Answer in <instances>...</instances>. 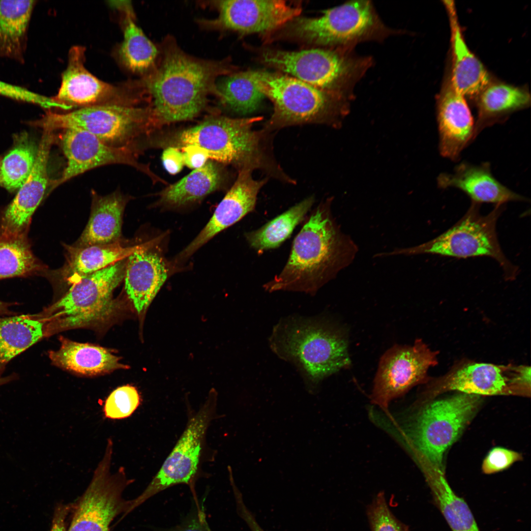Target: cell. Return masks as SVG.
Segmentation results:
<instances>
[{"label": "cell", "instance_id": "cell-1", "mask_svg": "<svg viewBox=\"0 0 531 531\" xmlns=\"http://www.w3.org/2000/svg\"><path fill=\"white\" fill-rule=\"evenodd\" d=\"M160 55L158 63L139 81L145 95L151 100L154 120L172 122L193 118L204 108L208 94L215 93L217 79L230 71L225 60L189 55L171 37L162 43Z\"/></svg>", "mask_w": 531, "mask_h": 531}, {"label": "cell", "instance_id": "cell-2", "mask_svg": "<svg viewBox=\"0 0 531 531\" xmlns=\"http://www.w3.org/2000/svg\"><path fill=\"white\" fill-rule=\"evenodd\" d=\"M331 202L314 210L295 238L283 270L264 285L266 291L314 295L354 259L357 247L334 220Z\"/></svg>", "mask_w": 531, "mask_h": 531}, {"label": "cell", "instance_id": "cell-3", "mask_svg": "<svg viewBox=\"0 0 531 531\" xmlns=\"http://www.w3.org/2000/svg\"><path fill=\"white\" fill-rule=\"evenodd\" d=\"M262 119L260 116L209 118L181 131L177 140L183 147L199 146L207 152L209 158L232 164L238 171L260 170L267 177L289 183L291 178L273 155L271 133L264 129H253L254 124Z\"/></svg>", "mask_w": 531, "mask_h": 531}, {"label": "cell", "instance_id": "cell-4", "mask_svg": "<svg viewBox=\"0 0 531 531\" xmlns=\"http://www.w3.org/2000/svg\"><path fill=\"white\" fill-rule=\"evenodd\" d=\"M270 346L280 357L298 367L310 391L324 378L351 363L346 334L319 318L284 319L275 327Z\"/></svg>", "mask_w": 531, "mask_h": 531}, {"label": "cell", "instance_id": "cell-5", "mask_svg": "<svg viewBox=\"0 0 531 531\" xmlns=\"http://www.w3.org/2000/svg\"><path fill=\"white\" fill-rule=\"evenodd\" d=\"M252 73L260 90L274 105V112L263 128L269 132L304 124L339 128L349 111L346 97H333L296 78L265 72Z\"/></svg>", "mask_w": 531, "mask_h": 531}, {"label": "cell", "instance_id": "cell-6", "mask_svg": "<svg viewBox=\"0 0 531 531\" xmlns=\"http://www.w3.org/2000/svg\"><path fill=\"white\" fill-rule=\"evenodd\" d=\"M480 205L472 202L456 223L434 239L413 247L395 250L388 255L431 254L458 258L489 257L502 268L505 279H515L518 267L505 256L496 232L497 220L504 205H495L486 215L480 213Z\"/></svg>", "mask_w": 531, "mask_h": 531}, {"label": "cell", "instance_id": "cell-7", "mask_svg": "<svg viewBox=\"0 0 531 531\" xmlns=\"http://www.w3.org/2000/svg\"><path fill=\"white\" fill-rule=\"evenodd\" d=\"M53 131L78 129L105 144L137 153L138 139L153 123L149 107L108 105L76 109L66 113L48 112L38 122Z\"/></svg>", "mask_w": 531, "mask_h": 531}, {"label": "cell", "instance_id": "cell-8", "mask_svg": "<svg viewBox=\"0 0 531 531\" xmlns=\"http://www.w3.org/2000/svg\"><path fill=\"white\" fill-rule=\"evenodd\" d=\"M351 50L267 51L264 55V59L317 88L337 89L351 98L354 87L372 63L371 59L354 55Z\"/></svg>", "mask_w": 531, "mask_h": 531}, {"label": "cell", "instance_id": "cell-9", "mask_svg": "<svg viewBox=\"0 0 531 531\" xmlns=\"http://www.w3.org/2000/svg\"><path fill=\"white\" fill-rule=\"evenodd\" d=\"M126 259L87 275L72 284L45 315L59 329L83 326L102 321L114 312V289L124 279Z\"/></svg>", "mask_w": 531, "mask_h": 531}, {"label": "cell", "instance_id": "cell-10", "mask_svg": "<svg viewBox=\"0 0 531 531\" xmlns=\"http://www.w3.org/2000/svg\"><path fill=\"white\" fill-rule=\"evenodd\" d=\"M295 28L298 36L310 41L351 49L360 42L382 40L398 33L385 26L369 0L349 1L319 17L300 19Z\"/></svg>", "mask_w": 531, "mask_h": 531}, {"label": "cell", "instance_id": "cell-11", "mask_svg": "<svg viewBox=\"0 0 531 531\" xmlns=\"http://www.w3.org/2000/svg\"><path fill=\"white\" fill-rule=\"evenodd\" d=\"M479 402V395L463 393L434 401L420 413L414 429V440L435 471L443 472L446 451L460 436Z\"/></svg>", "mask_w": 531, "mask_h": 531}, {"label": "cell", "instance_id": "cell-12", "mask_svg": "<svg viewBox=\"0 0 531 531\" xmlns=\"http://www.w3.org/2000/svg\"><path fill=\"white\" fill-rule=\"evenodd\" d=\"M113 452V443L108 441L89 484L75 504L68 531H109L114 518L125 513L128 501L122 494L131 480L122 467L111 473Z\"/></svg>", "mask_w": 531, "mask_h": 531}, {"label": "cell", "instance_id": "cell-13", "mask_svg": "<svg viewBox=\"0 0 531 531\" xmlns=\"http://www.w3.org/2000/svg\"><path fill=\"white\" fill-rule=\"evenodd\" d=\"M216 406V394L212 392L198 412L190 418L172 451L146 489L136 498L128 501L127 514L168 488L179 484H193L205 435Z\"/></svg>", "mask_w": 531, "mask_h": 531}, {"label": "cell", "instance_id": "cell-14", "mask_svg": "<svg viewBox=\"0 0 531 531\" xmlns=\"http://www.w3.org/2000/svg\"><path fill=\"white\" fill-rule=\"evenodd\" d=\"M85 48H71L60 88L52 97L72 109L100 105L138 106L142 99L136 83L115 86L104 82L85 67Z\"/></svg>", "mask_w": 531, "mask_h": 531}, {"label": "cell", "instance_id": "cell-15", "mask_svg": "<svg viewBox=\"0 0 531 531\" xmlns=\"http://www.w3.org/2000/svg\"><path fill=\"white\" fill-rule=\"evenodd\" d=\"M437 354L421 340L412 346L396 345L382 356L374 379L372 398L385 407L426 379L428 369L437 363Z\"/></svg>", "mask_w": 531, "mask_h": 531}, {"label": "cell", "instance_id": "cell-16", "mask_svg": "<svg viewBox=\"0 0 531 531\" xmlns=\"http://www.w3.org/2000/svg\"><path fill=\"white\" fill-rule=\"evenodd\" d=\"M218 13L213 19H201L202 27L215 30H232L241 33L268 31L298 15L299 4L281 0H228L211 1Z\"/></svg>", "mask_w": 531, "mask_h": 531}, {"label": "cell", "instance_id": "cell-17", "mask_svg": "<svg viewBox=\"0 0 531 531\" xmlns=\"http://www.w3.org/2000/svg\"><path fill=\"white\" fill-rule=\"evenodd\" d=\"M58 142L67 163L61 177L53 181L52 189L86 172L109 164L131 166L152 175L148 168L137 160V153L110 146L87 131L78 129L61 130Z\"/></svg>", "mask_w": 531, "mask_h": 531}, {"label": "cell", "instance_id": "cell-18", "mask_svg": "<svg viewBox=\"0 0 531 531\" xmlns=\"http://www.w3.org/2000/svg\"><path fill=\"white\" fill-rule=\"evenodd\" d=\"M54 132L43 128L33 169L0 217V237L27 236L32 216L41 202L47 188L48 159L51 147L55 141Z\"/></svg>", "mask_w": 531, "mask_h": 531}, {"label": "cell", "instance_id": "cell-19", "mask_svg": "<svg viewBox=\"0 0 531 531\" xmlns=\"http://www.w3.org/2000/svg\"><path fill=\"white\" fill-rule=\"evenodd\" d=\"M531 368L520 365L474 363L448 375L442 390L476 395H504L530 390Z\"/></svg>", "mask_w": 531, "mask_h": 531}, {"label": "cell", "instance_id": "cell-20", "mask_svg": "<svg viewBox=\"0 0 531 531\" xmlns=\"http://www.w3.org/2000/svg\"><path fill=\"white\" fill-rule=\"evenodd\" d=\"M252 172L247 169L238 171L235 182L208 222L179 255L180 259L188 258L215 235L254 210L258 193L268 177L256 180L252 177Z\"/></svg>", "mask_w": 531, "mask_h": 531}, {"label": "cell", "instance_id": "cell-21", "mask_svg": "<svg viewBox=\"0 0 531 531\" xmlns=\"http://www.w3.org/2000/svg\"><path fill=\"white\" fill-rule=\"evenodd\" d=\"M464 97L449 81L437 100L440 152L454 161L473 141L474 122Z\"/></svg>", "mask_w": 531, "mask_h": 531}, {"label": "cell", "instance_id": "cell-22", "mask_svg": "<svg viewBox=\"0 0 531 531\" xmlns=\"http://www.w3.org/2000/svg\"><path fill=\"white\" fill-rule=\"evenodd\" d=\"M168 264L150 244L139 245L126 260L125 289L139 314L146 310L169 275Z\"/></svg>", "mask_w": 531, "mask_h": 531}, {"label": "cell", "instance_id": "cell-23", "mask_svg": "<svg viewBox=\"0 0 531 531\" xmlns=\"http://www.w3.org/2000/svg\"><path fill=\"white\" fill-rule=\"evenodd\" d=\"M441 189L453 187L466 194L472 202L480 204L490 203L504 205L511 201H528L526 197L513 191L498 180L491 172L490 164H473L462 162L452 173H441L437 178Z\"/></svg>", "mask_w": 531, "mask_h": 531}, {"label": "cell", "instance_id": "cell-24", "mask_svg": "<svg viewBox=\"0 0 531 531\" xmlns=\"http://www.w3.org/2000/svg\"><path fill=\"white\" fill-rule=\"evenodd\" d=\"M444 3L448 12L451 29L453 60L450 81L464 96L479 95L490 84V76L465 42L454 3L452 0H445Z\"/></svg>", "mask_w": 531, "mask_h": 531}, {"label": "cell", "instance_id": "cell-25", "mask_svg": "<svg viewBox=\"0 0 531 531\" xmlns=\"http://www.w3.org/2000/svg\"><path fill=\"white\" fill-rule=\"evenodd\" d=\"M118 11L123 38L118 50V58L128 70L146 75L155 67L160 49L146 35L136 23L132 4L129 1H112Z\"/></svg>", "mask_w": 531, "mask_h": 531}, {"label": "cell", "instance_id": "cell-26", "mask_svg": "<svg viewBox=\"0 0 531 531\" xmlns=\"http://www.w3.org/2000/svg\"><path fill=\"white\" fill-rule=\"evenodd\" d=\"M90 217L77 247L105 245L119 241L122 215L128 199L120 192L102 196L91 191Z\"/></svg>", "mask_w": 531, "mask_h": 531}, {"label": "cell", "instance_id": "cell-27", "mask_svg": "<svg viewBox=\"0 0 531 531\" xmlns=\"http://www.w3.org/2000/svg\"><path fill=\"white\" fill-rule=\"evenodd\" d=\"M61 345L56 351L49 353L55 365L87 376L108 373L125 369L119 358L104 348L87 343H80L61 338Z\"/></svg>", "mask_w": 531, "mask_h": 531}, {"label": "cell", "instance_id": "cell-28", "mask_svg": "<svg viewBox=\"0 0 531 531\" xmlns=\"http://www.w3.org/2000/svg\"><path fill=\"white\" fill-rule=\"evenodd\" d=\"M529 92L504 83L489 84L479 94L478 117L474 122L473 140L485 128L504 122L512 113L528 107Z\"/></svg>", "mask_w": 531, "mask_h": 531}, {"label": "cell", "instance_id": "cell-29", "mask_svg": "<svg viewBox=\"0 0 531 531\" xmlns=\"http://www.w3.org/2000/svg\"><path fill=\"white\" fill-rule=\"evenodd\" d=\"M139 247L120 242L87 247L66 246V263L60 270L62 279L73 284L82 277L126 259Z\"/></svg>", "mask_w": 531, "mask_h": 531}, {"label": "cell", "instance_id": "cell-30", "mask_svg": "<svg viewBox=\"0 0 531 531\" xmlns=\"http://www.w3.org/2000/svg\"><path fill=\"white\" fill-rule=\"evenodd\" d=\"M35 0H0V57L24 61Z\"/></svg>", "mask_w": 531, "mask_h": 531}, {"label": "cell", "instance_id": "cell-31", "mask_svg": "<svg viewBox=\"0 0 531 531\" xmlns=\"http://www.w3.org/2000/svg\"><path fill=\"white\" fill-rule=\"evenodd\" d=\"M45 319L31 315L0 318V364L8 362L46 334Z\"/></svg>", "mask_w": 531, "mask_h": 531}, {"label": "cell", "instance_id": "cell-32", "mask_svg": "<svg viewBox=\"0 0 531 531\" xmlns=\"http://www.w3.org/2000/svg\"><path fill=\"white\" fill-rule=\"evenodd\" d=\"M221 178L215 164L207 162L163 190L160 194L159 203L165 206L178 207L197 201L215 191Z\"/></svg>", "mask_w": 531, "mask_h": 531}, {"label": "cell", "instance_id": "cell-33", "mask_svg": "<svg viewBox=\"0 0 531 531\" xmlns=\"http://www.w3.org/2000/svg\"><path fill=\"white\" fill-rule=\"evenodd\" d=\"M314 202V196L306 198L260 228L246 233L248 243L259 253L278 247L305 218Z\"/></svg>", "mask_w": 531, "mask_h": 531}, {"label": "cell", "instance_id": "cell-34", "mask_svg": "<svg viewBox=\"0 0 531 531\" xmlns=\"http://www.w3.org/2000/svg\"><path fill=\"white\" fill-rule=\"evenodd\" d=\"M38 148L27 133L15 136L12 148L0 159V187L9 192L18 190L33 169Z\"/></svg>", "mask_w": 531, "mask_h": 531}, {"label": "cell", "instance_id": "cell-35", "mask_svg": "<svg viewBox=\"0 0 531 531\" xmlns=\"http://www.w3.org/2000/svg\"><path fill=\"white\" fill-rule=\"evenodd\" d=\"M427 480L434 503L452 531H480L470 507L453 491L443 473L434 471Z\"/></svg>", "mask_w": 531, "mask_h": 531}, {"label": "cell", "instance_id": "cell-36", "mask_svg": "<svg viewBox=\"0 0 531 531\" xmlns=\"http://www.w3.org/2000/svg\"><path fill=\"white\" fill-rule=\"evenodd\" d=\"M215 94L233 111L246 114L255 111L265 97L259 88L252 71L220 77L215 87Z\"/></svg>", "mask_w": 531, "mask_h": 531}, {"label": "cell", "instance_id": "cell-37", "mask_svg": "<svg viewBox=\"0 0 531 531\" xmlns=\"http://www.w3.org/2000/svg\"><path fill=\"white\" fill-rule=\"evenodd\" d=\"M45 268L33 254L28 236L0 237V280L34 275Z\"/></svg>", "mask_w": 531, "mask_h": 531}, {"label": "cell", "instance_id": "cell-38", "mask_svg": "<svg viewBox=\"0 0 531 531\" xmlns=\"http://www.w3.org/2000/svg\"><path fill=\"white\" fill-rule=\"evenodd\" d=\"M137 389L130 385L113 390L105 400L103 413L106 418L121 419L131 416L141 404Z\"/></svg>", "mask_w": 531, "mask_h": 531}, {"label": "cell", "instance_id": "cell-39", "mask_svg": "<svg viewBox=\"0 0 531 531\" xmlns=\"http://www.w3.org/2000/svg\"><path fill=\"white\" fill-rule=\"evenodd\" d=\"M371 531H409V527L398 519L389 507L384 493L380 492L366 508Z\"/></svg>", "mask_w": 531, "mask_h": 531}, {"label": "cell", "instance_id": "cell-40", "mask_svg": "<svg viewBox=\"0 0 531 531\" xmlns=\"http://www.w3.org/2000/svg\"><path fill=\"white\" fill-rule=\"evenodd\" d=\"M0 95L15 100L32 103L50 109L57 108L64 110V105L50 98L34 92L24 87L11 84L0 80Z\"/></svg>", "mask_w": 531, "mask_h": 531}, {"label": "cell", "instance_id": "cell-41", "mask_svg": "<svg viewBox=\"0 0 531 531\" xmlns=\"http://www.w3.org/2000/svg\"><path fill=\"white\" fill-rule=\"evenodd\" d=\"M517 452L502 447H495L488 454L483 461L484 473L491 474L502 471L520 460L522 457Z\"/></svg>", "mask_w": 531, "mask_h": 531}, {"label": "cell", "instance_id": "cell-42", "mask_svg": "<svg viewBox=\"0 0 531 531\" xmlns=\"http://www.w3.org/2000/svg\"><path fill=\"white\" fill-rule=\"evenodd\" d=\"M161 531H211L206 519L204 512L198 508L182 523Z\"/></svg>", "mask_w": 531, "mask_h": 531}, {"label": "cell", "instance_id": "cell-43", "mask_svg": "<svg viewBox=\"0 0 531 531\" xmlns=\"http://www.w3.org/2000/svg\"><path fill=\"white\" fill-rule=\"evenodd\" d=\"M182 150L184 165L191 169H197L203 167L209 158L207 152L196 145L184 146Z\"/></svg>", "mask_w": 531, "mask_h": 531}, {"label": "cell", "instance_id": "cell-44", "mask_svg": "<svg viewBox=\"0 0 531 531\" xmlns=\"http://www.w3.org/2000/svg\"><path fill=\"white\" fill-rule=\"evenodd\" d=\"M161 159L166 170L172 175L178 173L184 165L182 153L177 148H166L162 153Z\"/></svg>", "mask_w": 531, "mask_h": 531}, {"label": "cell", "instance_id": "cell-45", "mask_svg": "<svg viewBox=\"0 0 531 531\" xmlns=\"http://www.w3.org/2000/svg\"><path fill=\"white\" fill-rule=\"evenodd\" d=\"M73 504H60L55 509L50 531H66L65 520Z\"/></svg>", "mask_w": 531, "mask_h": 531}, {"label": "cell", "instance_id": "cell-46", "mask_svg": "<svg viewBox=\"0 0 531 531\" xmlns=\"http://www.w3.org/2000/svg\"><path fill=\"white\" fill-rule=\"evenodd\" d=\"M237 505L241 516L248 525L252 531H264L259 526L254 517L248 511L243 503L241 496H240L238 491L235 492Z\"/></svg>", "mask_w": 531, "mask_h": 531}, {"label": "cell", "instance_id": "cell-47", "mask_svg": "<svg viewBox=\"0 0 531 531\" xmlns=\"http://www.w3.org/2000/svg\"><path fill=\"white\" fill-rule=\"evenodd\" d=\"M11 305V304L0 300V316L8 314L10 312L9 307Z\"/></svg>", "mask_w": 531, "mask_h": 531}]
</instances>
